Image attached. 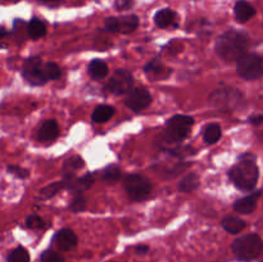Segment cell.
<instances>
[{"mask_svg":"<svg viewBox=\"0 0 263 262\" xmlns=\"http://www.w3.org/2000/svg\"><path fill=\"white\" fill-rule=\"evenodd\" d=\"M8 262H30V254L23 247H18L9 254Z\"/></svg>","mask_w":263,"mask_h":262,"instance_id":"27","label":"cell"},{"mask_svg":"<svg viewBox=\"0 0 263 262\" xmlns=\"http://www.w3.org/2000/svg\"><path fill=\"white\" fill-rule=\"evenodd\" d=\"M221 225H222V228L230 234H239L247 228V222L243 218L233 215L225 216V217L222 218V221H221Z\"/></svg>","mask_w":263,"mask_h":262,"instance_id":"14","label":"cell"},{"mask_svg":"<svg viewBox=\"0 0 263 262\" xmlns=\"http://www.w3.org/2000/svg\"><path fill=\"white\" fill-rule=\"evenodd\" d=\"M102 179L104 180L107 184H116L118 182V180L121 179V170L118 166H109L103 171Z\"/></svg>","mask_w":263,"mask_h":262,"instance_id":"26","label":"cell"},{"mask_svg":"<svg viewBox=\"0 0 263 262\" xmlns=\"http://www.w3.org/2000/svg\"><path fill=\"white\" fill-rule=\"evenodd\" d=\"M176 20V13L170 8H164V9L158 10L154 15V22L159 28H166L171 26Z\"/></svg>","mask_w":263,"mask_h":262,"instance_id":"16","label":"cell"},{"mask_svg":"<svg viewBox=\"0 0 263 262\" xmlns=\"http://www.w3.org/2000/svg\"><path fill=\"white\" fill-rule=\"evenodd\" d=\"M231 251L239 261H253L263 252V240L256 233H249L239 236L231 244Z\"/></svg>","mask_w":263,"mask_h":262,"instance_id":"3","label":"cell"},{"mask_svg":"<svg viewBox=\"0 0 263 262\" xmlns=\"http://www.w3.org/2000/svg\"><path fill=\"white\" fill-rule=\"evenodd\" d=\"M249 122H251L252 125H254V126L261 125V123L263 122V116L262 115L252 116V117H249Z\"/></svg>","mask_w":263,"mask_h":262,"instance_id":"35","label":"cell"},{"mask_svg":"<svg viewBox=\"0 0 263 262\" xmlns=\"http://www.w3.org/2000/svg\"><path fill=\"white\" fill-rule=\"evenodd\" d=\"M194 125V118L190 116L177 115L170 118L166 126V135L171 141H182L190 133V128Z\"/></svg>","mask_w":263,"mask_h":262,"instance_id":"6","label":"cell"},{"mask_svg":"<svg viewBox=\"0 0 263 262\" xmlns=\"http://www.w3.org/2000/svg\"><path fill=\"white\" fill-rule=\"evenodd\" d=\"M62 189H66V184H64L63 180H62V181L51 182V184L46 185V186H44L43 189L39 192V197H40L41 199H49V198L58 194Z\"/></svg>","mask_w":263,"mask_h":262,"instance_id":"22","label":"cell"},{"mask_svg":"<svg viewBox=\"0 0 263 262\" xmlns=\"http://www.w3.org/2000/svg\"><path fill=\"white\" fill-rule=\"evenodd\" d=\"M59 128L58 123L54 120H46L41 123L39 128L37 136L41 141H51L58 136Z\"/></svg>","mask_w":263,"mask_h":262,"instance_id":"13","label":"cell"},{"mask_svg":"<svg viewBox=\"0 0 263 262\" xmlns=\"http://www.w3.org/2000/svg\"><path fill=\"white\" fill-rule=\"evenodd\" d=\"M148 251H149V248L146 246H141V247H138V248H136V252H138L139 254H144V253H146Z\"/></svg>","mask_w":263,"mask_h":262,"instance_id":"36","label":"cell"},{"mask_svg":"<svg viewBox=\"0 0 263 262\" xmlns=\"http://www.w3.org/2000/svg\"><path fill=\"white\" fill-rule=\"evenodd\" d=\"M26 226L30 229H43L45 228L46 223L44 222L43 218L37 215H31L28 216L27 220H26Z\"/></svg>","mask_w":263,"mask_h":262,"instance_id":"29","label":"cell"},{"mask_svg":"<svg viewBox=\"0 0 263 262\" xmlns=\"http://www.w3.org/2000/svg\"><path fill=\"white\" fill-rule=\"evenodd\" d=\"M125 189L128 197L135 202L139 200H144L151 195L152 193V182L148 177L143 176V175L134 174L128 175L125 177Z\"/></svg>","mask_w":263,"mask_h":262,"instance_id":"5","label":"cell"},{"mask_svg":"<svg viewBox=\"0 0 263 262\" xmlns=\"http://www.w3.org/2000/svg\"><path fill=\"white\" fill-rule=\"evenodd\" d=\"M7 170L9 174H13L14 176L20 177V179H26V177L30 175V172H28L27 170L22 169V167H18V166H8Z\"/></svg>","mask_w":263,"mask_h":262,"instance_id":"32","label":"cell"},{"mask_svg":"<svg viewBox=\"0 0 263 262\" xmlns=\"http://www.w3.org/2000/svg\"><path fill=\"white\" fill-rule=\"evenodd\" d=\"M108 72H109V68H108L107 63L100 61V59H94L89 64V74L94 80L104 79V77H107Z\"/></svg>","mask_w":263,"mask_h":262,"instance_id":"17","label":"cell"},{"mask_svg":"<svg viewBox=\"0 0 263 262\" xmlns=\"http://www.w3.org/2000/svg\"><path fill=\"white\" fill-rule=\"evenodd\" d=\"M105 28L109 32H118V20L117 17H108L105 20Z\"/></svg>","mask_w":263,"mask_h":262,"instance_id":"33","label":"cell"},{"mask_svg":"<svg viewBox=\"0 0 263 262\" xmlns=\"http://www.w3.org/2000/svg\"><path fill=\"white\" fill-rule=\"evenodd\" d=\"M234 13H235V18L238 22L246 23L251 20L252 17H254L256 14V9H254L253 5L251 3H248L247 0H238L234 7Z\"/></svg>","mask_w":263,"mask_h":262,"instance_id":"12","label":"cell"},{"mask_svg":"<svg viewBox=\"0 0 263 262\" xmlns=\"http://www.w3.org/2000/svg\"><path fill=\"white\" fill-rule=\"evenodd\" d=\"M84 166H85L84 159H82L81 157H79V156L71 157V158L67 159V161L64 162L63 172H64V175L74 174V171H77V170L82 169V167H84Z\"/></svg>","mask_w":263,"mask_h":262,"instance_id":"25","label":"cell"},{"mask_svg":"<svg viewBox=\"0 0 263 262\" xmlns=\"http://www.w3.org/2000/svg\"><path fill=\"white\" fill-rule=\"evenodd\" d=\"M118 20V32L122 33H130L136 30L139 25V20L136 15H125V17H120Z\"/></svg>","mask_w":263,"mask_h":262,"instance_id":"21","label":"cell"},{"mask_svg":"<svg viewBox=\"0 0 263 262\" xmlns=\"http://www.w3.org/2000/svg\"><path fill=\"white\" fill-rule=\"evenodd\" d=\"M54 243L61 251H71L77 246V236L71 229H62L54 236Z\"/></svg>","mask_w":263,"mask_h":262,"instance_id":"11","label":"cell"},{"mask_svg":"<svg viewBox=\"0 0 263 262\" xmlns=\"http://www.w3.org/2000/svg\"><path fill=\"white\" fill-rule=\"evenodd\" d=\"M249 48V36L243 31L229 30L218 38L216 51L226 63L238 62Z\"/></svg>","mask_w":263,"mask_h":262,"instance_id":"1","label":"cell"},{"mask_svg":"<svg viewBox=\"0 0 263 262\" xmlns=\"http://www.w3.org/2000/svg\"><path fill=\"white\" fill-rule=\"evenodd\" d=\"M236 71L241 79L254 81L263 76V57L257 53H246L236 62Z\"/></svg>","mask_w":263,"mask_h":262,"instance_id":"4","label":"cell"},{"mask_svg":"<svg viewBox=\"0 0 263 262\" xmlns=\"http://www.w3.org/2000/svg\"><path fill=\"white\" fill-rule=\"evenodd\" d=\"M41 2H45V3H51V2H57V0H41Z\"/></svg>","mask_w":263,"mask_h":262,"instance_id":"38","label":"cell"},{"mask_svg":"<svg viewBox=\"0 0 263 262\" xmlns=\"http://www.w3.org/2000/svg\"><path fill=\"white\" fill-rule=\"evenodd\" d=\"M134 76L127 69H116L115 73L110 76L109 81L105 85V90L110 94L123 95L133 90Z\"/></svg>","mask_w":263,"mask_h":262,"instance_id":"7","label":"cell"},{"mask_svg":"<svg viewBox=\"0 0 263 262\" xmlns=\"http://www.w3.org/2000/svg\"><path fill=\"white\" fill-rule=\"evenodd\" d=\"M27 32L28 36L33 40L36 39H41L45 36L46 33V26L43 21L37 20V18H32L28 23V27H27Z\"/></svg>","mask_w":263,"mask_h":262,"instance_id":"19","label":"cell"},{"mask_svg":"<svg viewBox=\"0 0 263 262\" xmlns=\"http://www.w3.org/2000/svg\"><path fill=\"white\" fill-rule=\"evenodd\" d=\"M44 63L39 57L26 59L22 67V74L31 85H44L46 82L43 72Z\"/></svg>","mask_w":263,"mask_h":262,"instance_id":"8","label":"cell"},{"mask_svg":"<svg viewBox=\"0 0 263 262\" xmlns=\"http://www.w3.org/2000/svg\"><path fill=\"white\" fill-rule=\"evenodd\" d=\"M198 186H199V176L194 174V172H192V174L182 177V180L179 184V190L182 193H192L197 190Z\"/></svg>","mask_w":263,"mask_h":262,"instance_id":"20","label":"cell"},{"mask_svg":"<svg viewBox=\"0 0 263 262\" xmlns=\"http://www.w3.org/2000/svg\"><path fill=\"white\" fill-rule=\"evenodd\" d=\"M221 135H222V131H221L220 125H217V123H211V125H208L204 128L203 138H204L205 143L215 144L220 140Z\"/></svg>","mask_w":263,"mask_h":262,"instance_id":"23","label":"cell"},{"mask_svg":"<svg viewBox=\"0 0 263 262\" xmlns=\"http://www.w3.org/2000/svg\"><path fill=\"white\" fill-rule=\"evenodd\" d=\"M146 73L152 74H162L163 72V64L158 61V59H153V61L149 62L145 67H144Z\"/></svg>","mask_w":263,"mask_h":262,"instance_id":"28","label":"cell"},{"mask_svg":"<svg viewBox=\"0 0 263 262\" xmlns=\"http://www.w3.org/2000/svg\"><path fill=\"white\" fill-rule=\"evenodd\" d=\"M231 182L241 192H252L259 179V169L253 154L247 153L229 171Z\"/></svg>","mask_w":263,"mask_h":262,"instance_id":"2","label":"cell"},{"mask_svg":"<svg viewBox=\"0 0 263 262\" xmlns=\"http://www.w3.org/2000/svg\"><path fill=\"white\" fill-rule=\"evenodd\" d=\"M86 208V199L81 194H77L71 202V210L73 212H81Z\"/></svg>","mask_w":263,"mask_h":262,"instance_id":"31","label":"cell"},{"mask_svg":"<svg viewBox=\"0 0 263 262\" xmlns=\"http://www.w3.org/2000/svg\"><path fill=\"white\" fill-rule=\"evenodd\" d=\"M115 5L117 10H127L134 5V0H116Z\"/></svg>","mask_w":263,"mask_h":262,"instance_id":"34","label":"cell"},{"mask_svg":"<svg viewBox=\"0 0 263 262\" xmlns=\"http://www.w3.org/2000/svg\"><path fill=\"white\" fill-rule=\"evenodd\" d=\"M40 262H64V258L54 251H45L41 254Z\"/></svg>","mask_w":263,"mask_h":262,"instance_id":"30","label":"cell"},{"mask_svg":"<svg viewBox=\"0 0 263 262\" xmlns=\"http://www.w3.org/2000/svg\"><path fill=\"white\" fill-rule=\"evenodd\" d=\"M115 115V108L112 105H107V104H102L99 107L95 108V110L92 112V121L97 123H103L107 122L108 120L113 117Z\"/></svg>","mask_w":263,"mask_h":262,"instance_id":"18","label":"cell"},{"mask_svg":"<svg viewBox=\"0 0 263 262\" xmlns=\"http://www.w3.org/2000/svg\"><path fill=\"white\" fill-rule=\"evenodd\" d=\"M152 95L144 87L133 89L126 97V105L134 112H140L151 105Z\"/></svg>","mask_w":263,"mask_h":262,"instance_id":"9","label":"cell"},{"mask_svg":"<svg viewBox=\"0 0 263 262\" xmlns=\"http://www.w3.org/2000/svg\"><path fill=\"white\" fill-rule=\"evenodd\" d=\"M43 72L44 77H45L46 81L49 80H58L62 76V69L59 68V66L54 62H48V63H44L43 66Z\"/></svg>","mask_w":263,"mask_h":262,"instance_id":"24","label":"cell"},{"mask_svg":"<svg viewBox=\"0 0 263 262\" xmlns=\"http://www.w3.org/2000/svg\"><path fill=\"white\" fill-rule=\"evenodd\" d=\"M5 35V31H4V28H2L0 27V38H2V36H4Z\"/></svg>","mask_w":263,"mask_h":262,"instance_id":"37","label":"cell"},{"mask_svg":"<svg viewBox=\"0 0 263 262\" xmlns=\"http://www.w3.org/2000/svg\"><path fill=\"white\" fill-rule=\"evenodd\" d=\"M92 184H94V176L90 174H86L81 177H73L71 180V182L68 184L67 189L72 190V192L77 193V194H81L85 190L90 189L92 186Z\"/></svg>","mask_w":263,"mask_h":262,"instance_id":"15","label":"cell"},{"mask_svg":"<svg viewBox=\"0 0 263 262\" xmlns=\"http://www.w3.org/2000/svg\"><path fill=\"white\" fill-rule=\"evenodd\" d=\"M261 194V190H257V192L251 193L247 197H243L236 200L234 203V210H235V212L241 213V215H251L257 208V203H258Z\"/></svg>","mask_w":263,"mask_h":262,"instance_id":"10","label":"cell"}]
</instances>
